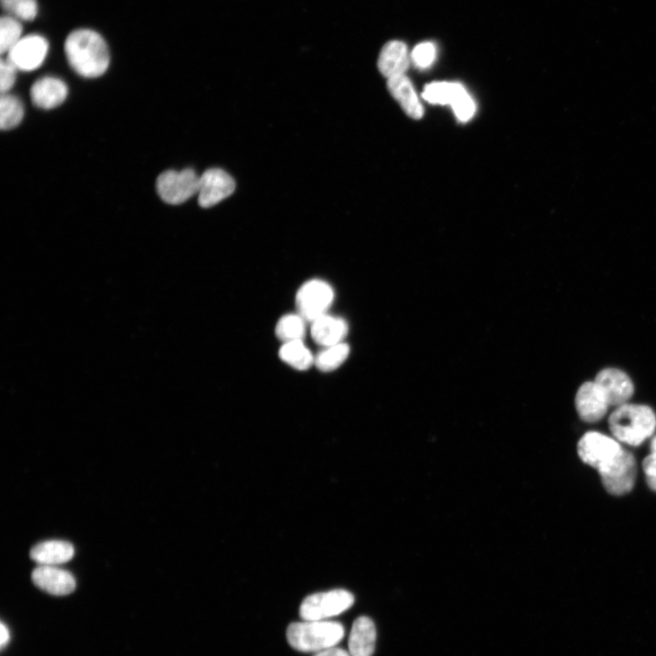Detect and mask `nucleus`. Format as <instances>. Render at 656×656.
<instances>
[{
  "mask_svg": "<svg viewBox=\"0 0 656 656\" xmlns=\"http://www.w3.org/2000/svg\"><path fill=\"white\" fill-rule=\"evenodd\" d=\"M24 116V108L22 102L9 93L2 94L0 100V127L9 130L17 127Z\"/></svg>",
  "mask_w": 656,
  "mask_h": 656,
  "instance_id": "23",
  "label": "nucleus"
},
{
  "mask_svg": "<svg viewBox=\"0 0 656 656\" xmlns=\"http://www.w3.org/2000/svg\"><path fill=\"white\" fill-rule=\"evenodd\" d=\"M451 107L457 118L461 121L470 120L476 111L475 103L466 90L459 93Z\"/></svg>",
  "mask_w": 656,
  "mask_h": 656,
  "instance_id": "28",
  "label": "nucleus"
},
{
  "mask_svg": "<svg viewBox=\"0 0 656 656\" xmlns=\"http://www.w3.org/2000/svg\"><path fill=\"white\" fill-rule=\"evenodd\" d=\"M623 449L616 440L599 432H588L578 443L581 461L598 472L613 463Z\"/></svg>",
  "mask_w": 656,
  "mask_h": 656,
  "instance_id": "6",
  "label": "nucleus"
},
{
  "mask_svg": "<svg viewBox=\"0 0 656 656\" xmlns=\"http://www.w3.org/2000/svg\"><path fill=\"white\" fill-rule=\"evenodd\" d=\"M48 52V40L40 35L32 34L23 37L7 53V59L18 71L32 72L40 67Z\"/></svg>",
  "mask_w": 656,
  "mask_h": 656,
  "instance_id": "9",
  "label": "nucleus"
},
{
  "mask_svg": "<svg viewBox=\"0 0 656 656\" xmlns=\"http://www.w3.org/2000/svg\"><path fill=\"white\" fill-rule=\"evenodd\" d=\"M335 298L331 285L321 280H311L304 284L296 297L297 314L306 322L313 323L326 315Z\"/></svg>",
  "mask_w": 656,
  "mask_h": 656,
  "instance_id": "7",
  "label": "nucleus"
},
{
  "mask_svg": "<svg viewBox=\"0 0 656 656\" xmlns=\"http://www.w3.org/2000/svg\"><path fill=\"white\" fill-rule=\"evenodd\" d=\"M387 88L394 99L399 102L410 117L415 120L422 118L424 114L423 106L412 82L406 75L388 79Z\"/></svg>",
  "mask_w": 656,
  "mask_h": 656,
  "instance_id": "17",
  "label": "nucleus"
},
{
  "mask_svg": "<svg viewBox=\"0 0 656 656\" xmlns=\"http://www.w3.org/2000/svg\"><path fill=\"white\" fill-rule=\"evenodd\" d=\"M643 467L646 476L656 475V453H652L645 457Z\"/></svg>",
  "mask_w": 656,
  "mask_h": 656,
  "instance_id": "30",
  "label": "nucleus"
},
{
  "mask_svg": "<svg viewBox=\"0 0 656 656\" xmlns=\"http://www.w3.org/2000/svg\"><path fill=\"white\" fill-rule=\"evenodd\" d=\"M23 27L21 21L4 16L0 22V51L8 53L22 38Z\"/></svg>",
  "mask_w": 656,
  "mask_h": 656,
  "instance_id": "25",
  "label": "nucleus"
},
{
  "mask_svg": "<svg viewBox=\"0 0 656 656\" xmlns=\"http://www.w3.org/2000/svg\"><path fill=\"white\" fill-rule=\"evenodd\" d=\"M235 182L226 171L209 169L200 176L199 202L201 208H210L228 199L235 192Z\"/></svg>",
  "mask_w": 656,
  "mask_h": 656,
  "instance_id": "10",
  "label": "nucleus"
},
{
  "mask_svg": "<svg viewBox=\"0 0 656 656\" xmlns=\"http://www.w3.org/2000/svg\"><path fill=\"white\" fill-rule=\"evenodd\" d=\"M350 352V347L344 343L324 348L315 358V365L320 371L332 372L346 361Z\"/></svg>",
  "mask_w": 656,
  "mask_h": 656,
  "instance_id": "22",
  "label": "nucleus"
},
{
  "mask_svg": "<svg viewBox=\"0 0 656 656\" xmlns=\"http://www.w3.org/2000/svg\"><path fill=\"white\" fill-rule=\"evenodd\" d=\"M412 56L405 43L398 40L387 42L378 58V70L387 80L405 75L410 67Z\"/></svg>",
  "mask_w": 656,
  "mask_h": 656,
  "instance_id": "14",
  "label": "nucleus"
},
{
  "mask_svg": "<svg viewBox=\"0 0 656 656\" xmlns=\"http://www.w3.org/2000/svg\"><path fill=\"white\" fill-rule=\"evenodd\" d=\"M575 405L581 419L588 423L601 421L610 407L604 390L596 381H588L580 386Z\"/></svg>",
  "mask_w": 656,
  "mask_h": 656,
  "instance_id": "11",
  "label": "nucleus"
},
{
  "mask_svg": "<svg viewBox=\"0 0 656 656\" xmlns=\"http://www.w3.org/2000/svg\"><path fill=\"white\" fill-rule=\"evenodd\" d=\"M75 547L64 541H47L34 546L31 558L39 565L58 566L75 557Z\"/></svg>",
  "mask_w": 656,
  "mask_h": 656,
  "instance_id": "18",
  "label": "nucleus"
},
{
  "mask_svg": "<svg viewBox=\"0 0 656 656\" xmlns=\"http://www.w3.org/2000/svg\"><path fill=\"white\" fill-rule=\"evenodd\" d=\"M65 54L71 67L84 78L102 76L110 65V51L105 40L98 32L81 29L66 39Z\"/></svg>",
  "mask_w": 656,
  "mask_h": 656,
  "instance_id": "1",
  "label": "nucleus"
},
{
  "mask_svg": "<svg viewBox=\"0 0 656 656\" xmlns=\"http://www.w3.org/2000/svg\"><path fill=\"white\" fill-rule=\"evenodd\" d=\"M276 333L284 343L303 341L306 333V321L299 314L287 315L279 321Z\"/></svg>",
  "mask_w": 656,
  "mask_h": 656,
  "instance_id": "20",
  "label": "nucleus"
},
{
  "mask_svg": "<svg viewBox=\"0 0 656 656\" xmlns=\"http://www.w3.org/2000/svg\"><path fill=\"white\" fill-rule=\"evenodd\" d=\"M18 70L8 59H2L0 63V91L2 94L9 93L16 82Z\"/></svg>",
  "mask_w": 656,
  "mask_h": 656,
  "instance_id": "29",
  "label": "nucleus"
},
{
  "mask_svg": "<svg viewBox=\"0 0 656 656\" xmlns=\"http://www.w3.org/2000/svg\"><path fill=\"white\" fill-rule=\"evenodd\" d=\"M646 482L649 487L656 492V475L655 476H646Z\"/></svg>",
  "mask_w": 656,
  "mask_h": 656,
  "instance_id": "33",
  "label": "nucleus"
},
{
  "mask_svg": "<svg viewBox=\"0 0 656 656\" xmlns=\"http://www.w3.org/2000/svg\"><path fill=\"white\" fill-rule=\"evenodd\" d=\"M280 359L297 370H307L315 365V357L303 341L285 343L279 351Z\"/></svg>",
  "mask_w": 656,
  "mask_h": 656,
  "instance_id": "21",
  "label": "nucleus"
},
{
  "mask_svg": "<svg viewBox=\"0 0 656 656\" xmlns=\"http://www.w3.org/2000/svg\"><path fill=\"white\" fill-rule=\"evenodd\" d=\"M348 333L349 325L344 319L340 317L326 314L312 323V339L323 348L343 343Z\"/></svg>",
  "mask_w": 656,
  "mask_h": 656,
  "instance_id": "15",
  "label": "nucleus"
},
{
  "mask_svg": "<svg viewBox=\"0 0 656 656\" xmlns=\"http://www.w3.org/2000/svg\"><path fill=\"white\" fill-rule=\"evenodd\" d=\"M354 602V596L348 590H333L307 597L299 613L304 621H325L343 614Z\"/></svg>",
  "mask_w": 656,
  "mask_h": 656,
  "instance_id": "4",
  "label": "nucleus"
},
{
  "mask_svg": "<svg viewBox=\"0 0 656 656\" xmlns=\"http://www.w3.org/2000/svg\"><path fill=\"white\" fill-rule=\"evenodd\" d=\"M0 634H2V640H0V644H2V649H4L11 640L10 630L4 623H2V625H0Z\"/></svg>",
  "mask_w": 656,
  "mask_h": 656,
  "instance_id": "32",
  "label": "nucleus"
},
{
  "mask_svg": "<svg viewBox=\"0 0 656 656\" xmlns=\"http://www.w3.org/2000/svg\"><path fill=\"white\" fill-rule=\"evenodd\" d=\"M651 450L652 453H656V436L652 439L651 442Z\"/></svg>",
  "mask_w": 656,
  "mask_h": 656,
  "instance_id": "34",
  "label": "nucleus"
},
{
  "mask_svg": "<svg viewBox=\"0 0 656 656\" xmlns=\"http://www.w3.org/2000/svg\"><path fill=\"white\" fill-rule=\"evenodd\" d=\"M200 176L192 169L167 171L157 179L156 188L162 200L169 205H182L199 193Z\"/></svg>",
  "mask_w": 656,
  "mask_h": 656,
  "instance_id": "5",
  "label": "nucleus"
},
{
  "mask_svg": "<svg viewBox=\"0 0 656 656\" xmlns=\"http://www.w3.org/2000/svg\"><path fill=\"white\" fill-rule=\"evenodd\" d=\"M315 656H351L350 652L340 648L332 647L317 652Z\"/></svg>",
  "mask_w": 656,
  "mask_h": 656,
  "instance_id": "31",
  "label": "nucleus"
},
{
  "mask_svg": "<svg viewBox=\"0 0 656 656\" xmlns=\"http://www.w3.org/2000/svg\"><path fill=\"white\" fill-rule=\"evenodd\" d=\"M604 390L610 406L626 404L634 395V386L627 374L617 368L600 371L595 380Z\"/></svg>",
  "mask_w": 656,
  "mask_h": 656,
  "instance_id": "13",
  "label": "nucleus"
},
{
  "mask_svg": "<svg viewBox=\"0 0 656 656\" xmlns=\"http://www.w3.org/2000/svg\"><path fill=\"white\" fill-rule=\"evenodd\" d=\"M32 580L44 592L55 597L68 596L76 589L75 576L58 566L39 565L32 572Z\"/></svg>",
  "mask_w": 656,
  "mask_h": 656,
  "instance_id": "12",
  "label": "nucleus"
},
{
  "mask_svg": "<svg viewBox=\"0 0 656 656\" xmlns=\"http://www.w3.org/2000/svg\"><path fill=\"white\" fill-rule=\"evenodd\" d=\"M376 641L377 630L374 622L366 616L359 617L352 626L349 652L351 656H372Z\"/></svg>",
  "mask_w": 656,
  "mask_h": 656,
  "instance_id": "19",
  "label": "nucleus"
},
{
  "mask_svg": "<svg viewBox=\"0 0 656 656\" xmlns=\"http://www.w3.org/2000/svg\"><path fill=\"white\" fill-rule=\"evenodd\" d=\"M606 490L613 495H624L634 488L636 463L634 455L625 448L607 467L599 472Z\"/></svg>",
  "mask_w": 656,
  "mask_h": 656,
  "instance_id": "8",
  "label": "nucleus"
},
{
  "mask_svg": "<svg viewBox=\"0 0 656 656\" xmlns=\"http://www.w3.org/2000/svg\"><path fill=\"white\" fill-rule=\"evenodd\" d=\"M609 427L617 440L639 446L654 432L656 416L648 406L626 403L613 412Z\"/></svg>",
  "mask_w": 656,
  "mask_h": 656,
  "instance_id": "3",
  "label": "nucleus"
},
{
  "mask_svg": "<svg viewBox=\"0 0 656 656\" xmlns=\"http://www.w3.org/2000/svg\"><path fill=\"white\" fill-rule=\"evenodd\" d=\"M4 10L21 22H31L38 16L37 0H2Z\"/></svg>",
  "mask_w": 656,
  "mask_h": 656,
  "instance_id": "26",
  "label": "nucleus"
},
{
  "mask_svg": "<svg viewBox=\"0 0 656 656\" xmlns=\"http://www.w3.org/2000/svg\"><path fill=\"white\" fill-rule=\"evenodd\" d=\"M344 636L342 624L326 620L293 623L287 631L289 644L303 652H319L335 647Z\"/></svg>",
  "mask_w": 656,
  "mask_h": 656,
  "instance_id": "2",
  "label": "nucleus"
},
{
  "mask_svg": "<svg viewBox=\"0 0 656 656\" xmlns=\"http://www.w3.org/2000/svg\"><path fill=\"white\" fill-rule=\"evenodd\" d=\"M465 88L459 84L434 83L425 87L422 97L432 104H451Z\"/></svg>",
  "mask_w": 656,
  "mask_h": 656,
  "instance_id": "24",
  "label": "nucleus"
},
{
  "mask_svg": "<svg viewBox=\"0 0 656 656\" xmlns=\"http://www.w3.org/2000/svg\"><path fill=\"white\" fill-rule=\"evenodd\" d=\"M411 56L416 67L424 70L430 67L434 63L437 57V49L432 42H422L414 48Z\"/></svg>",
  "mask_w": 656,
  "mask_h": 656,
  "instance_id": "27",
  "label": "nucleus"
},
{
  "mask_svg": "<svg viewBox=\"0 0 656 656\" xmlns=\"http://www.w3.org/2000/svg\"><path fill=\"white\" fill-rule=\"evenodd\" d=\"M31 96L35 106L51 110L58 107L67 98L68 87L60 79L43 77L32 85Z\"/></svg>",
  "mask_w": 656,
  "mask_h": 656,
  "instance_id": "16",
  "label": "nucleus"
}]
</instances>
